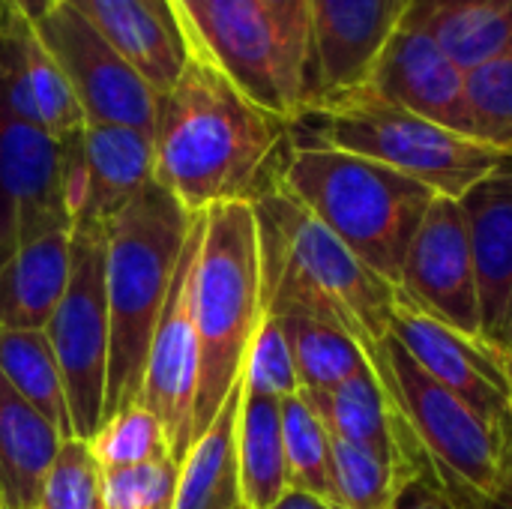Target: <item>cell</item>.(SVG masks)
<instances>
[{"instance_id": "cell-1", "label": "cell", "mask_w": 512, "mask_h": 509, "mask_svg": "<svg viewBox=\"0 0 512 509\" xmlns=\"http://www.w3.org/2000/svg\"><path fill=\"white\" fill-rule=\"evenodd\" d=\"M285 138V120L255 105L210 60L189 54L177 84L159 99L156 183L192 216L252 201L270 183Z\"/></svg>"}, {"instance_id": "cell-2", "label": "cell", "mask_w": 512, "mask_h": 509, "mask_svg": "<svg viewBox=\"0 0 512 509\" xmlns=\"http://www.w3.org/2000/svg\"><path fill=\"white\" fill-rule=\"evenodd\" d=\"M261 237L264 306L297 303L336 324L369 354L384 378L396 285L366 267L306 204L276 177L252 198Z\"/></svg>"}, {"instance_id": "cell-3", "label": "cell", "mask_w": 512, "mask_h": 509, "mask_svg": "<svg viewBox=\"0 0 512 509\" xmlns=\"http://www.w3.org/2000/svg\"><path fill=\"white\" fill-rule=\"evenodd\" d=\"M192 213L162 186H144L108 228V387L102 423L138 402L150 342L171 294Z\"/></svg>"}, {"instance_id": "cell-4", "label": "cell", "mask_w": 512, "mask_h": 509, "mask_svg": "<svg viewBox=\"0 0 512 509\" xmlns=\"http://www.w3.org/2000/svg\"><path fill=\"white\" fill-rule=\"evenodd\" d=\"M285 144L273 177L366 267L399 288L411 240L438 195L375 159L321 144Z\"/></svg>"}, {"instance_id": "cell-5", "label": "cell", "mask_w": 512, "mask_h": 509, "mask_svg": "<svg viewBox=\"0 0 512 509\" xmlns=\"http://www.w3.org/2000/svg\"><path fill=\"white\" fill-rule=\"evenodd\" d=\"M288 141L375 159L420 180L435 195L456 201L510 159V153L492 144L444 129L384 99L369 81L309 102L300 117L288 123Z\"/></svg>"}, {"instance_id": "cell-6", "label": "cell", "mask_w": 512, "mask_h": 509, "mask_svg": "<svg viewBox=\"0 0 512 509\" xmlns=\"http://www.w3.org/2000/svg\"><path fill=\"white\" fill-rule=\"evenodd\" d=\"M201 348L195 441L237 387L249 345L267 315L261 237L252 201H228L201 213V249L192 279Z\"/></svg>"}, {"instance_id": "cell-7", "label": "cell", "mask_w": 512, "mask_h": 509, "mask_svg": "<svg viewBox=\"0 0 512 509\" xmlns=\"http://www.w3.org/2000/svg\"><path fill=\"white\" fill-rule=\"evenodd\" d=\"M384 366V384L393 390L438 483L465 507H486L501 477L504 432L462 396L429 378L393 336L384 342Z\"/></svg>"}, {"instance_id": "cell-8", "label": "cell", "mask_w": 512, "mask_h": 509, "mask_svg": "<svg viewBox=\"0 0 512 509\" xmlns=\"http://www.w3.org/2000/svg\"><path fill=\"white\" fill-rule=\"evenodd\" d=\"M108 228L105 222L72 225V270L63 300L57 303L45 333L54 348L75 438L90 441L102 426L108 387Z\"/></svg>"}, {"instance_id": "cell-9", "label": "cell", "mask_w": 512, "mask_h": 509, "mask_svg": "<svg viewBox=\"0 0 512 509\" xmlns=\"http://www.w3.org/2000/svg\"><path fill=\"white\" fill-rule=\"evenodd\" d=\"M192 57L210 60L273 117L294 123L309 102V72L261 0H213L186 30Z\"/></svg>"}, {"instance_id": "cell-10", "label": "cell", "mask_w": 512, "mask_h": 509, "mask_svg": "<svg viewBox=\"0 0 512 509\" xmlns=\"http://www.w3.org/2000/svg\"><path fill=\"white\" fill-rule=\"evenodd\" d=\"M33 27L66 75L87 123L132 126L153 135L162 96L75 6L57 0Z\"/></svg>"}, {"instance_id": "cell-11", "label": "cell", "mask_w": 512, "mask_h": 509, "mask_svg": "<svg viewBox=\"0 0 512 509\" xmlns=\"http://www.w3.org/2000/svg\"><path fill=\"white\" fill-rule=\"evenodd\" d=\"M201 249V213H195L171 294L165 300L162 318L156 324L144 384L138 393V405H144L162 426L171 459L180 465L195 444V402H198V327H195V300L192 279L195 261Z\"/></svg>"}, {"instance_id": "cell-12", "label": "cell", "mask_w": 512, "mask_h": 509, "mask_svg": "<svg viewBox=\"0 0 512 509\" xmlns=\"http://www.w3.org/2000/svg\"><path fill=\"white\" fill-rule=\"evenodd\" d=\"M54 231H72L63 138L0 108V267Z\"/></svg>"}, {"instance_id": "cell-13", "label": "cell", "mask_w": 512, "mask_h": 509, "mask_svg": "<svg viewBox=\"0 0 512 509\" xmlns=\"http://www.w3.org/2000/svg\"><path fill=\"white\" fill-rule=\"evenodd\" d=\"M399 291L441 324L483 339L480 285L462 201L438 195L405 255Z\"/></svg>"}, {"instance_id": "cell-14", "label": "cell", "mask_w": 512, "mask_h": 509, "mask_svg": "<svg viewBox=\"0 0 512 509\" xmlns=\"http://www.w3.org/2000/svg\"><path fill=\"white\" fill-rule=\"evenodd\" d=\"M390 336L438 384L462 396L504 435L512 429V387L507 360L480 336L459 333L396 288Z\"/></svg>"}, {"instance_id": "cell-15", "label": "cell", "mask_w": 512, "mask_h": 509, "mask_svg": "<svg viewBox=\"0 0 512 509\" xmlns=\"http://www.w3.org/2000/svg\"><path fill=\"white\" fill-rule=\"evenodd\" d=\"M411 3L309 0V102L366 84Z\"/></svg>"}, {"instance_id": "cell-16", "label": "cell", "mask_w": 512, "mask_h": 509, "mask_svg": "<svg viewBox=\"0 0 512 509\" xmlns=\"http://www.w3.org/2000/svg\"><path fill=\"white\" fill-rule=\"evenodd\" d=\"M369 84L390 102L444 126L477 138V123L468 99V72L408 15L387 42L372 69Z\"/></svg>"}, {"instance_id": "cell-17", "label": "cell", "mask_w": 512, "mask_h": 509, "mask_svg": "<svg viewBox=\"0 0 512 509\" xmlns=\"http://www.w3.org/2000/svg\"><path fill=\"white\" fill-rule=\"evenodd\" d=\"M303 399L321 417L330 438L369 450L408 477L432 471L414 441V432L393 390L372 366L330 390L303 393Z\"/></svg>"}, {"instance_id": "cell-18", "label": "cell", "mask_w": 512, "mask_h": 509, "mask_svg": "<svg viewBox=\"0 0 512 509\" xmlns=\"http://www.w3.org/2000/svg\"><path fill=\"white\" fill-rule=\"evenodd\" d=\"M0 108L54 138H69L87 123L57 60L15 9L0 27Z\"/></svg>"}, {"instance_id": "cell-19", "label": "cell", "mask_w": 512, "mask_h": 509, "mask_svg": "<svg viewBox=\"0 0 512 509\" xmlns=\"http://www.w3.org/2000/svg\"><path fill=\"white\" fill-rule=\"evenodd\" d=\"M75 6L102 39H108L162 96L168 93L186 60L189 48L180 24L162 0H63Z\"/></svg>"}, {"instance_id": "cell-20", "label": "cell", "mask_w": 512, "mask_h": 509, "mask_svg": "<svg viewBox=\"0 0 512 509\" xmlns=\"http://www.w3.org/2000/svg\"><path fill=\"white\" fill-rule=\"evenodd\" d=\"M78 156L84 168V207L75 222L114 219L156 180L153 135L132 126L84 123L78 132Z\"/></svg>"}, {"instance_id": "cell-21", "label": "cell", "mask_w": 512, "mask_h": 509, "mask_svg": "<svg viewBox=\"0 0 512 509\" xmlns=\"http://www.w3.org/2000/svg\"><path fill=\"white\" fill-rule=\"evenodd\" d=\"M483 312V339L492 345L512 303V156L462 198Z\"/></svg>"}, {"instance_id": "cell-22", "label": "cell", "mask_w": 512, "mask_h": 509, "mask_svg": "<svg viewBox=\"0 0 512 509\" xmlns=\"http://www.w3.org/2000/svg\"><path fill=\"white\" fill-rule=\"evenodd\" d=\"M63 441L0 375V509H39Z\"/></svg>"}, {"instance_id": "cell-23", "label": "cell", "mask_w": 512, "mask_h": 509, "mask_svg": "<svg viewBox=\"0 0 512 509\" xmlns=\"http://www.w3.org/2000/svg\"><path fill=\"white\" fill-rule=\"evenodd\" d=\"M72 270V231H54L0 267V330H45Z\"/></svg>"}, {"instance_id": "cell-24", "label": "cell", "mask_w": 512, "mask_h": 509, "mask_svg": "<svg viewBox=\"0 0 512 509\" xmlns=\"http://www.w3.org/2000/svg\"><path fill=\"white\" fill-rule=\"evenodd\" d=\"M408 18L468 75L512 51V0H414Z\"/></svg>"}, {"instance_id": "cell-25", "label": "cell", "mask_w": 512, "mask_h": 509, "mask_svg": "<svg viewBox=\"0 0 512 509\" xmlns=\"http://www.w3.org/2000/svg\"><path fill=\"white\" fill-rule=\"evenodd\" d=\"M243 405V378L219 408L216 420L198 435L180 462L174 509H246L237 462V426Z\"/></svg>"}, {"instance_id": "cell-26", "label": "cell", "mask_w": 512, "mask_h": 509, "mask_svg": "<svg viewBox=\"0 0 512 509\" xmlns=\"http://www.w3.org/2000/svg\"><path fill=\"white\" fill-rule=\"evenodd\" d=\"M267 312L279 321L288 339L300 393L330 390L372 366L360 342H354L336 324L312 315L309 309L297 303H270Z\"/></svg>"}, {"instance_id": "cell-27", "label": "cell", "mask_w": 512, "mask_h": 509, "mask_svg": "<svg viewBox=\"0 0 512 509\" xmlns=\"http://www.w3.org/2000/svg\"><path fill=\"white\" fill-rule=\"evenodd\" d=\"M237 462L246 509H270L288 489V459L282 435V402L243 390L237 426Z\"/></svg>"}, {"instance_id": "cell-28", "label": "cell", "mask_w": 512, "mask_h": 509, "mask_svg": "<svg viewBox=\"0 0 512 509\" xmlns=\"http://www.w3.org/2000/svg\"><path fill=\"white\" fill-rule=\"evenodd\" d=\"M0 375L63 438H75L66 384L45 330H0Z\"/></svg>"}, {"instance_id": "cell-29", "label": "cell", "mask_w": 512, "mask_h": 509, "mask_svg": "<svg viewBox=\"0 0 512 509\" xmlns=\"http://www.w3.org/2000/svg\"><path fill=\"white\" fill-rule=\"evenodd\" d=\"M282 435L291 486L336 501L333 492V438L303 393L282 399Z\"/></svg>"}, {"instance_id": "cell-30", "label": "cell", "mask_w": 512, "mask_h": 509, "mask_svg": "<svg viewBox=\"0 0 512 509\" xmlns=\"http://www.w3.org/2000/svg\"><path fill=\"white\" fill-rule=\"evenodd\" d=\"M87 444L102 474L129 471V468H141L159 459H171L159 420L138 402L108 417Z\"/></svg>"}, {"instance_id": "cell-31", "label": "cell", "mask_w": 512, "mask_h": 509, "mask_svg": "<svg viewBox=\"0 0 512 509\" xmlns=\"http://www.w3.org/2000/svg\"><path fill=\"white\" fill-rule=\"evenodd\" d=\"M414 477L369 450L333 438V492L345 509H393Z\"/></svg>"}, {"instance_id": "cell-32", "label": "cell", "mask_w": 512, "mask_h": 509, "mask_svg": "<svg viewBox=\"0 0 512 509\" xmlns=\"http://www.w3.org/2000/svg\"><path fill=\"white\" fill-rule=\"evenodd\" d=\"M39 509H105V477L81 438H66L45 480Z\"/></svg>"}, {"instance_id": "cell-33", "label": "cell", "mask_w": 512, "mask_h": 509, "mask_svg": "<svg viewBox=\"0 0 512 509\" xmlns=\"http://www.w3.org/2000/svg\"><path fill=\"white\" fill-rule=\"evenodd\" d=\"M477 141L512 156V51L468 75Z\"/></svg>"}, {"instance_id": "cell-34", "label": "cell", "mask_w": 512, "mask_h": 509, "mask_svg": "<svg viewBox=\"0 0 512 509\" xmlns=\"http://www.w3.org/2000/svg\"><path fill=\"white\" fill-rule=\"evenodd\" d=\"M243 390L249 396L264 399H288L300 393V378L294 369V357L288 348V339L279 327V321L267 312L243 363Z\"/></svg>"}, {"instance_id": "cell-35", "label": "cell", "mask_w": 512, "mask_h": 509, "mask_svg": "<svg viewBox=\"0 0 512 509\" xmlns=\"http://www.w3.org/2000/svg\"><path fill=\"white\" fill-rule=\"evenodd\" d=\"M105 477V509H174L180 465L159 459L141 468L102 474Z\"/></svg>"}, {"instance_id": "cell-36", "label": "cell", "mask_w": 512, "mask_h": 509, "mask_svg": "<svg viewBox=\"0 0 512 509\" xmlns=\"http://www.w3.org/2000/svg\"><path fill=\"white\" fill-rule=\"evenodd\" d=\"M279 24L291 54L309 72V0H261Z\"/></svg>"}, {"instance_id": "cell-37", "label": "cell", "mask_w": 512, "mask_h": 509, "mask_svg": "<svg viewBox=\"0 0 512 509\" xmlns=\"http://www.w3.org/2000/svg\"><path fill=\"white\" fill-rule=\"evenodd\" d=\"M393 509H471L465 507L462 501H456L432 471H423L417 474L399 495L396 507Z\"/></svg>"}, {"instance_id": "cell-38", "label": "cell", "mask_w": 512, "mask_h": 509, "mask_svg": "<svg viewBox=\"0 0 512 509\" xmlns=\"http://www.w3.org/2000/svg\"><path fill=\"white\" fill-rule=\"evenodd\" d=\"M483 509H512V429L504 435V453H501V477L492 501Z\"/></svg>"}, {"instance_id": "cell-39", "label": "cell", "mask_w": 512, "mask_h": 509, "mask_svg": "<svg viewBox=\"0 0 512 509\" xmlns=\"http://www.w3.org/2000/svg\"><path fill=\"white\" fill-rule=\"evenodd\" d=\"M270 509H345L339 507L336 501H330V498H321V495H312V492H306V489H297V486H291L276 504Z\"/></svg>"}, {"instance_id": "cell-40", "label": "cell", "mask_w": 512, "mask_h": 509, "mask_svg": "<svg viewBox=\"0 0 512 509\" xmlns=\"http://www.w3.org/2000/svg\"><path fill=\"white\" fill-rule=\"evenodd\" d=\"M210 3H213V0H168L174 18H177V24H180V33H183V30H186Z\"/></svg>"}, {"instance_id": "cell-41", "label": "cell", "mask_w": 512, "mask_h": 509, "mask_svg": "<svg viewBox=\"0 0 512 509\" xmlns=\"http://www.w3.org/2000/svg\"><path fill=\"white\" fill-rule=\"evenodd\" d=\"M9 3H12V9L21 12L30 24H36V21H42V18L54 9L57 0H9Z\"/></svg>"}, {"instance_id": "cell-42", "label": "cell", "mask_w": 512, "mask_h": 509, "mask_svg": "<svg viewBox=\"0 0 512 509\" xmlns=\"http://www.w3.org/2000/svg\"><path fill=\"white\" fill-rule=\"evenodd\" d=\"M492 348L507 360L512 354V303L507 306V315H504V321H501V327H498V333H495V339H492Z\"/></svg>"}, {"instance_id": "cell-43", "label": "cell", "mask_w": 512, "mask_h": 509, "mask_svg": "<svg viewBox=\"0 0 512 509\" xmlns=\"http://www.w3.org/2000/svg\"><path fill=\"white\" fill-rule=\"evenodd\" d=\"M9 12H12V3L9 0H0V27H3V21H6Z\"/></svg>"}, {"instance_id": "cell-44", "label": "cell", "mask_w": 512, "mask_h": 509, "mask_svg": "<svg viewBox=\"0 0 512 509\" xmlns=\"http://www.w3.org/2000/svg\"><path fill=\"white\" fill-rule=\"evenodd\" d=\"M507 375H510V387H512V354L507 357Z\"/></svg>"}, {"instance_id": "cell-45", "label": "cell", "mask_w": 512, "mask_h": 509, "mask_svg": "<svg viewBox=\"0 0 512 509\" xmlns=\"http://www.w3.org/2000/svg\"><path fill=\"white\" fill-rule=\"evenodd\" d=\"M162 3H168V0H162Z\"/></svg>"}]
</instances>
